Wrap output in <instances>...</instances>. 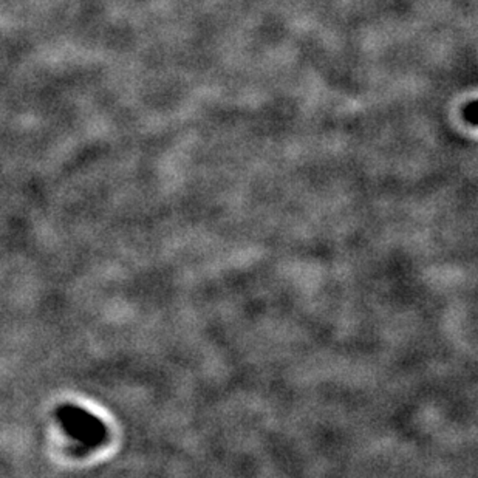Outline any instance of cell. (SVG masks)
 Wrapping results in <instances>:
<instances>
[{
    "label": "cell",
    "instance_id": "1",
    "mask_svg": "<svg viewBox=\"0 0 478 478\" xmlns=\"http://www.w3.org/2000/svg\"><path fill=\"white\" fill-rule=\"evenodd\" d=\"M59 421L70 437L82 443L87 448L101 445L106 438V428L96 416L82 411V408L67 406L57 413Z\"/></svg>",
    "mask_w": 478,
    "mask_h": 478
}]
</instances>
